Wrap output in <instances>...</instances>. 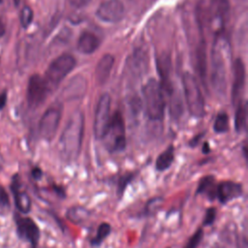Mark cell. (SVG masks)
Returning <instances> with one entry per match:
<instances>
[{
  "label": "cell",
  "mask_w": 248,
  "mask_h": 248,
  "mask_svg": "<svg viewBox=\"0 0 248 248\" xmlns=\"http://www.w3.org/2000/svg\"><path fill=\"white\" fill-rule=\"evenodd\" d=\"M7 102V94L6 92H2L0 93V109H2Z\"/></svg>",
  "instance_id": "33"
},
{
  "label": "cell",
  "mask_w": 248,
  "mask_h": 248,
  "mask_svg": "<svg viewBox=\"0 0 248 248\" xmlns=\"http://www.w3.org/2000/svg\"><path fill=\"white\" fill-rule=\"evenodd\" d=\"M114 63V58L110 54H105L99 60L95 68V78L98 84H104L109 78L112 66Z\"/></svg>",
  "instance_id": "15"
},
{
  "label": "cell",
  "mask_w": 248,
  "mask_h": 248,
  "mask_svg": "<svg viewBox=\"0 0 248 248\" xmlns=\"http://www.w3.org/2000/svg\"><path fill=\"white\" fill-rule=\"evenodd\" d=\"M4 32H5V28H4V24H3V22L0 20V37L4 34Z\"/></svg>",
  "instance_id": "35"
},
{
  "label": "cell",
  "mask_w": 248,
  "mask_h": 248,
  "mask_svg": "<svg viewBox=\"0 0 248 248\" xmlns=\"http://www.w3.org/2000/svg\"><path fill=\"white\" fill-rule=\"evenodd\" d=\"M10 210V199L6 191L0 187V215L7 214Z\"/></svg>",
  "instance_id": "28"
},
{
  "label": "cell",
  "mask_w": 248,
  "mask_h": 248,
  "mask_svg": "<svg viewBox=\"0 0 248 248\" xmlns=\"http://www.w3.org/2000/svg\"><path fill=\"white\" fill-rule=\"evenodd\" d=\"M230 14L228 0H210L207 8L208 25L215 38H219L224 31Z\"/></svg>",
  "instance_id": "6"
},
{
  "label": "cell",
  "mask_w": 248,
  "mask_h": 248,
  "mask_svg": "<svg viewBox=\"0 0 248 248\" xmlns=\"http://www.w3.org/2000/svg\"><path fill=\"white\" fill-rule=\"evenodd\" d=\"M0 2H1V0H0Z\"/></svg>",
  "instance_id": "40"
},
{
  "label": "cell",
  "mask_w": 248,
  "mask_h": 248,
  "mask_svg": "<svg viewBox=\"0 0 248 248\" xmlns=\"http://www.w3.org/2000/svg\"><path fill=\"white\" fill-rule=\"evenodd\" d=\"M49 88L45 80L39 75H33L28 81L27 85V102L29 107L37 108L46 100Z\"/></svg>",
  "instance_id": "9"
},
{
  "label": "cell",
  "mask_w": 248,
  "mask_h": 248,
  "mask_svg": "<svg viewBox=\"0 0 248 248\" xmlns=\"http://www.w3.org/2000/svg\"><path fill=\"white\" fill-rule=\"evenodd\" d=\"M216 219V209L214 207H209L206 210L202 225L203 226H210Z\"/></svg>",
  "instance_id": "30"
},
{
  "label": "cell",
  "mask_w": 248,
  "mask_h": 248,
  "mask_svg": "<svg viewBox=\"0 0 248 248\" xmlns=\"http://www.w3.org/2000/svg\"><path fill=\"white\" fill-rule=\"evenodd\" d=\"M34 248H35V247H34Z\"/></svg>",
  "instance_id": "41"
},
{
  "label": "cell",
  "mask_w": 248,
  "mask_h": 248,
  "mask_svg": "<svg viewBox=\"0 0 248 248\" xmlns=\"http://www.w3.org/2000/svg\"><path fill=\"white\" fill-rule=\"evenodd\" d=\"M69 1H70V3H71L73 6H75V7H77V8L84 7L85 5H87V4L90 2V0H69Z\"/></svg>",
  "instance_id": "32"
},
{
  "label": "cell",
  "mask_w": 248,
  "mask_h": 248,
  "mask_svg": "<svg viewBox=\"0 0 248 248\" xmlns=\"http://www.w3.org/2000/svg\"><path fill=\"white\" fill-rule=\"evenodd\" d=\"M163 202V199L158 197V198H153L151 200H149L146 203V206H145V213L146 214H150V213H153L155 211L156 208H158L160 206V204L162 203Z\"/></svg>",
  "instance_id": "29"
},
{
  "label": "cell",
  "mask_w": 248,
  "mask_h": 248,
  "mask_svg": "<svg viewBox=\"0 0 248 248\" xmlns=\"http://www.w3.org/2000/svg\"><path fill=\"white\" fill-rule=\"evenodd\" d=\"M17 232L18 235L30 241L33 245H35L40 237V230L36 223L30 218H17L16 220Z\"/></svg>",
  "instance_id": "14"
},
{
  "label": "cell",
  "mask_w": 248,
  "mask_h": 248,
  "mask_svg": "<svg viewBox=\"0 0 248 248\" xmlns=\"http://www.w3.org/2000/svg\"><path fill=\"white\" fill-rule=\"evenodd\" d=\"M102 140L106 148L110 152H119L125 149V126L123 117L119 111H115L110 116L108 129Z\"/></svg>",
  "instance_id": "4"
},
{
  "label": "cell",
  "mask_w": 248,
  "mask_h": 248,
  "mask_svg": "<svg viewBox=\"0 0 248 248\" xmlns=\"http://www.w3.org/2000/svg\"><path fill=\"white\" fill-rule=\"evenodd\" d=\"M216 189H217V184L215 182L214 176L206 175L201 178L196 193L206 195L208 199L213 200L216 198Z\"/></svg>",
  "instance_id": "18"
},
{
  "label": "cell",
  "mask_w": 248,
  "mask_h": 248,
  "mask_svg": "<svg viewBox=\"0 0 248 248\" xmlns=\"http://www.w3.org/2000/svg\"><path fill=\"white\" fill-rule=\"evenodd\" d=\"M174 159V149L172 145H170L165 151H163L156 159L155 168L159 171H164L170 167Z\"/></svg>",
  "instance_id": "19"
},
{
  "label": "cell",
  "mask_w": 248,
  "mask_h": 248,
  "mask_svg": "<svg viewBox=\"0 0 248 248\" xmlns=\"http://www.w3.org/2000/svg\"><path fill=\"white\" fill-rule=\"evenodd\" d=\"M197 69L199 75L202 80H204L206 76V52H205V44L202 38L200 46L197 50Z\"/></svg>",
  "instance_id": "22"
},
{
  "label": "cell",
  "mask_w": 248,
  "mask_h": 248,
  "mask_svg": "<svg viewBox=\"0 0 248 248\" xmlns=\"http://www.w3.org/2000/svg\"><path fill=\"white\" fill-rule=\"evenodd\" d=\"M145 112L149 119L160 121L164 117L165 95L161 84L155 79L150 78L142 89Z\"/></svg>",
  "instance_id": "2"
},
{
  "label": "cell",
  "mask_w": 248,
  "mask_h": 248,
  "mask_svg": "<svg viewBox=\"0 0 248 248\" xmlns=\"http://www.w3.org/2000/svg\"><path fill=\"white\" fill-rule=\"evenodd\" d=\"M76 66V59L73 55L64 53L55 58L46 71L45 80L49 88H55Z\"/></svg>",
  "instance_id": "5"
},
{
  "label": "cell",
  "mask_w": 248,
  "mask_h": 248,
  "mask_svg": "<svg viewBox=\"0 0 248 248\" xmlns=\"http://www.w3.org/2000/svg\"><path fill=\"white\" fill-rule=\"evenodd\" d=\"M209 151V148H208V144L205 142L204 145H203V152L204 153H207Z\"/></svg>",
  "instance_id": "37"
},
{
  "label": "cell",
  "mask_w": 248,
  "mask_h": 248,
  "mask_svg": "<svg viewBox=\"0 0 248 248\" xmlns=\"http://www.w3.org/2000/svg\"><path fill=\"white\" fill-rule=\"evenodd\" d=\"M84 130V117L80 111H76L69 118L60 137L61 154L66 160L76 159L80 151Z\"/></svg>",
  "instance_id": "1"
},
{
  "label": "cell",
  "mask_w": 248,
  "mask_h": 248,
  "mask_svg": "<svg viewBox=\"0 0 248 248\" xmlns=\"http://www.w3.org/2000/svg\"><path fill=\"white\" fill-rule=\"evenodd\" d=\"M247 119V106L246 102H240L237 104V108L234 115V128L237 133H241L246 128Z\"/></svg>",
  "instance_id": "21"
},
{
  "label": "cell",
  "mask_w": 248,
  "mask_h": 248,
  "mask_svg": "<svg viewBox=\"0 0 248 248\" xmlns=\"http://www.w3.org/2000/svg\"><path fill=\"white\" fill-rule=\"evenodd\" d=\"M110 97L108 93H104L100 96L99 101L97 103L94 123H93V131L96 139L102 140L104 137L109 120H110Z\"/></svg>",
  "instance_id": "7"
},
{
  "label": "cell",
  "mask_w": 248,
  "mask_h": 248,
  "mask_svg": "<svg viewBox=\"0 0 248 248\" xmlns=\"http://www.w3.org/2000/svg\"><path fill=\"white\" fill-rule=\"evenodd\" d=\"M212 248H225V247L222 246V245H220V244H216V245H214Z\"/></svg>",
  "instance_id": "38"
},
{
  "label": "cell",
  "mask_w": 248,
  "mask_h": 248,
  "mask_svg": "<svg viewBox=\"0 0 248 248\" xmlns=\"http://www.w3.org/2000/svg\"><path fill=\"white\" fill-rule=\"evenodd\" d=\"M243 193L242 185L231 180L222 181L217 184L216 198L221 203H227L232 200L241 197Z\"/></svg>",
  "instance_id": "13"
},
{
  "label": "cell",
  "mask_w": 248,
  "mask_h": 248,
  "mask_svg": "<svg viewBox=\"0 0 248 248\" xmlns=\"http://www.w3.org/2000/svg\"><path fill=\"white\" fill-rule=\"evenodd\" d=\"M3 165H4V159H3L2 155L0 154V171H1L2 168H3Z\"/></svg>",
  "instance_id": "36"
},
{
  "label": "cell",
  "mask_w": 248,
  "mask_h": 248,
  "mask_svg": "<svg viewBox=\"0 0 248 248\" xmlns=\"http://www.w3.org/2000/svg\"><path fill=\"white\" fill-rule=\"evenodd\" d=\"M202 237H203V231L202 228H199L194 232V234L189 238L184 248H197L200 245L201 241L202 240Z\"/></svg>",
  "instance_id": "27"
},
{
  "label": "cell",
  "mask_w": 248,
  "mask_h": 248,
  "mask_svg": "<svg viewBox=\"0 0 248 248\" xmlns=\"http://www.w3.org/2000/svg\"><path fill=\"white\" fill-rule=\"evenodd\" d=\"M232 102L237 105L241 102V95L245 84V67L241 58L235 59L232 67Z\"/></svg>",
  "instance_id": "12"
},
{
  "label": "cell",
  "mask_w": 248,
  "mask_h": 248,
  "mask_svg": "<svg viewBox=\"0 0 248 248\" xmlns=\"http://www.w3.org/2000/svg\"><path fill=\"white\" fill-rule=\"evenodd\" d=\"M90 211L83 206H73L66 212V217L74 224H80L87 220L90 216Z\"/></svg>",
  "instance_id": "20"
},
{
  "label": "cell",
  "mask_w": 248,
  "mask_h": 248,
  "mask_svg": "<svg viewBox=\"0 0 248 248\" xmlns=\"http://www.w3.org/2000/svg\"><path fill=\"white\" fill-rule=\"evenodd\" d=\"M135 174L133 172H126L123 175H121L117 180V187H116V193L119 197H122L127 185L133 180Z\"/></svg>",
  "instance_id": "25"
},
{
  "label": "cell",
  "mask_w": 248,
  "mask_h": 248,
  "mask_svg": "<svg viewBox=\"0 0 248 248\" xmlns=\"http://www.w3.org/2000/svg\"><path fill=\"white\" fill-rule=\"evenodd\" d=\"M236 248H248L246 232L240 233L236 236Z\"/></svg>",
  "instance_id": "31"
},
{
  "label": "cell",
  "mask_w": 248,
  "mask_h": 248,
  "mask_svg": "<svg viewBox=\"0 0 248 248\" xmlns=\"http://www.w3.org/2000/svg\"><path fill=\"white\" fill-rule=\"evenodd\" d=\"M211 80L214 89L219 93H223L226 89V69L223 55L218 48H214L212 51Z\"/></svg>",
  "instance_id": "11"
},
{
  "label": "cell",
  "mask_w": 248,
  "mask_h": 248,
  "mask_svg": "<svg viewBox=\"0 0 248 248\" xmlns=\"http://www.w3.org/2000/svg\"><path fill=\"white\" fill-rule=\"evenodd\" d=\"M110 230L111 228L108 223H101L97 229L96 235L91 240V244L93 246H99L104 241V239L110 233Z\"/></svg>",
  "instance_id": "23"
},
{
  "label": "cell",
  "mask_w": 248,
  "mask_h": 248,
  "mask_svg": "<svg viewBox=\"0 0 248 248\" xmlns=\"http://www.w3.org/2000/svg\"><path fill=\"white\" fill-rule=\"evenodd\" d=\"M182 85L190 114L197 118L202 117L204 114V100L195 77L189 72L184 73L182 77Z\"/></svg>",
  "instance_id": "3"
},
{
  "label": "cell",
  "mask_w": 248,
  "mask_h": 248,
  "mask_svg": "<svg viewBox=\"0 0 248 248\" xmlns=\"http://www.w3.org/2000/svg\"><path fill=\"white\" fill-rule=\"evenodd\" d=\"M33 19V11L30 7L24 6L20 12V23L23 28H27Z\"/></svg>",
  "instance_id": "26"
},
{
  "label": "cell",
  "mask_w": 248,
  "mask_h": 248,
  "mask_svg": "<svg viewBox=\"0 0 248 248\" xmlns=\"http://www.w3.org/2000/svg\"><path fill=\"white\" fill-rule=\"evenodd\" d=\"M42 174H43V172H42V170H41L39 168L33 169V170H32V175H33V177H34L35 179H40L41 176H42Z\"/></svg>",
  "instance_id": "34"
},
{
  "label": "cell",
  "mask_w": 248,
  "mask_h": 248,
  "mask_svg": "<svg viewBox=\"0 0 248 248\" xmlns=\"http://www.w3.org/2000/svg\"><path fill=\"white\" fill-rule=\"evenodd\" d=\"M228 128H229V116L226 112H220L214 121L213 129L216 133L222 134L227 132Z\"/></svg>",
  "instance_id": "24"
},
{
  "label": "cell",
  "mask_w": 248,
  "mask_h": 248,
  "mask_svg": "<svg viewBox=\"0 0 248 248\" xmlns=\"http://www.w3.org/2000/svg\"><path fill=\"white\" fill-rule=\"evenodd\" d=\"M124 5L121 0H106L98 7L97 16L106 22H117L124 16Z\"/></svg>",
  "instance_id": "10"
},
{
  "label": "cell",
  "mask_w": 248,
  "mask_h": 248,
  "mask_svg": "<svg viewBox=\"0 0 248 248\" xmlns=\"http://www.w3.org/2000/svg\"><path fill=\"white\" fill-rule=\"evenodd\" d=\"M61 119V107L59 105H54L49 107L41 117L39 123V133L40 136L50 140L55 136L59 123Z\"/></svg>",
  "instance_id": "8"
},
{
  "label": "cell",
  "mask_w": 248,
  "mask_h": 248,
  "mask_svg": "<svg viewBox=\"0 0 248 248\" xmlns=\"http://www.w3.org/2000/svg\"><path fill=\"white\" fill-rule=\"evenodd\" d=\"M100 46L99 38L88 31L83 32L78 40V49L84 54H90L94 52Z\"/></svg>",
  "instance_id": "16"
},
{
  "label": "cell",
  "mask_w": 248,
  "mask_h": 248,
  "mask_svg": "<svg viewBox=\"0 0 248 248\" xmlns=\"http://www.w3.org/2000/svg\"><path fill=\"white\" fill-rule=\"evenodd\" d=\"M13 1H14L15 5H16V6H17V5L19 4V1H20V0H13Z\"/></svg>",
  "instance_id": "39"
},
{
  "label": "cell",
  "mask_w": 248,
  "mask_h": 248,
  "mask_svg": "<svg viewBox=\"0 0 248 248\" xmlns=\"http://www.w3.org/2000/svg\"><path fill=\"white\" fill-rule=\"evenodd\" d=\"M13 192L17 209L22 213H28L31 208V199L28 194L21 190L20 186L16 182L13 183Z\"/></svg>",
  "instance_id": "17"
}]
</instances>
